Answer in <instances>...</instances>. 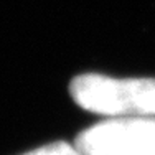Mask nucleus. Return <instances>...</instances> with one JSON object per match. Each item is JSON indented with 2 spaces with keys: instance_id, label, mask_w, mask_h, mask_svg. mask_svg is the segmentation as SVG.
Listing matches in <instances>:
<instances>
[{
  "instance_id": "2",
  "label": "nucleus",
  "mask_w": 155,
  "mask_h": 155,
  "mask_svg": "<svg viewBox=\"0 0 155 155\" xmlns=\"http://www.w3.org/2000/svg\"><path fill=\"white\" fill-rule=\"evenodd\" d=\"M74 147L81 155H155L153 117H117L84 129Z\"/></svg>"
},
{
  "instance_id": "3",
  "label": "nucleus",
  "mask_w": 155,
  "mask_h": 155,
  "mask_svg": "<svg viewBox=\"0 0 155 155\" xmlns=\"http://www.w3.org/2000/svg\"><path fill=\"white\" fill-rule=\"evenodd\" d=\"M21 155H81V153L74 145H71L68 142H53L41 145L38 149H33Z\"/></svg>"
},
{
  "instance_id": "1",
  "label": "nucleus",
  "mask_w": 155,
  "mask_h": 155,
  "mask_svg": "<svg viewBox=\"0 0 155 155\" xmlns=\"http://www.w3.org/2000/svg\"><path fill=\"white\" fill-rule=\"evenodd\" d=\"M69 94L79 107L110 117H153L155 79H119L97 73L73 78Z\"/></svg>"
}]
</instances>
